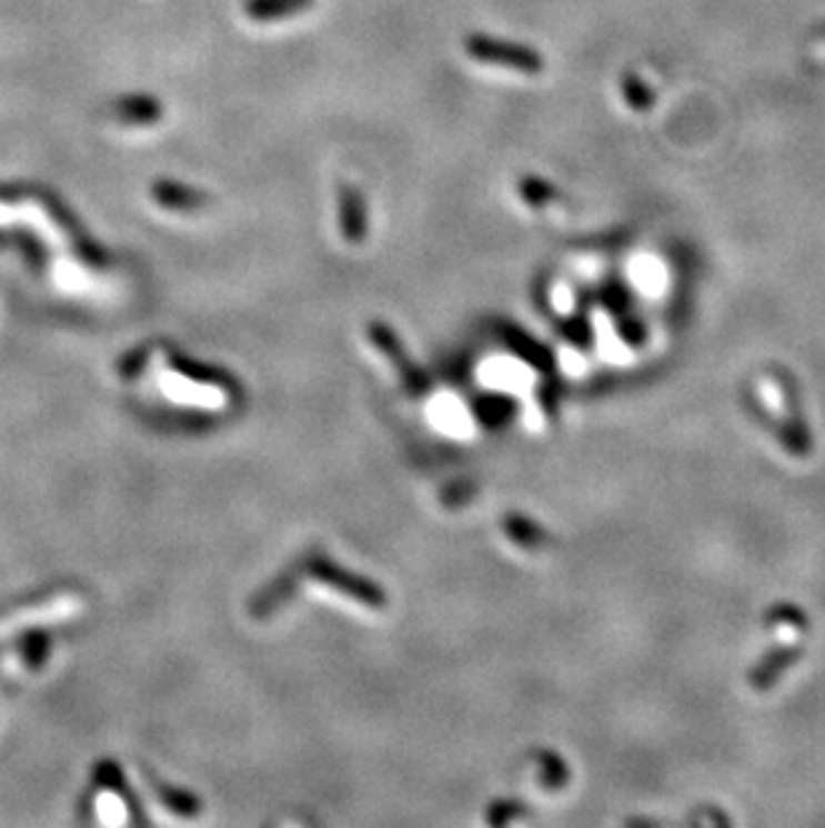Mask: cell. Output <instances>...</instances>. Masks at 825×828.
I'll list each match as a JSON object with an SVG mask.
<instances>
[{"label":"cell","instance_id":"7a4b0ae2","mask_svg":"<svg viewBox=\"0 0 825 828\" xmlns=\"http://www.w3.org/2000/svg\"><path fill=\"white\" fill-rule=\"evenodd\" d=\"M466 54L474 62L493 64V68H506L517 70V73L536 76L544 70V57L536 49L525 43L504 41V38L485 36V32H470L464 41Z\"/></svg>","mask_w":825,"mask_h":828},{"label":"cell","instance_id":"277c9868","mask_svg":"<svg viewBox=\"0 0 825 828\" xmlns=\"http://www.w3.org/2000/svg\"><path fill=\"white\" fill-rule=\"evenodd\" d=\"M314 6V0H244V14L252 22H279L301 14Z\"/></svg>","mask_w":825,"mask_h":828},{"label":"cell","instance_id":"9c48e42d","mask_svg":"<svg viewBox=\"0 0 825 828\" xmlns=\"http://www.w3.org/2000/svg\"><path fill=\"white\" fill-rule=\"evenodd\" d=\"M97 810H100V818L105 820V824H123L127 820V812H123L121 801L115 797H100L97 799Z\"/></svg>","mask_w":825,"mask_h":828},{"label":"cell","instance_id":"5b68a950","mask_svg":"<svg viewBox=\"0 0 825 828\" xmlns=\"http://www.w3.org/2000/svg\"><path fill=\"white\" fill-rule=\"evenodd\" d=\"M153 199H159L167 210H180V212L201 210V204H207V197L201 191H197V188L185 186V182H169V180L155 182Z\"/></svg>","mask_w":825,"mask_h":828},{"label":"cell","instance_id":"8992f818","mask_svg":"<svg viewBox=\"0 0 825 828\" xmlns=\"http://www.w3.org/2000/svg\"><path fill=\"white\" fill-rule=\"evenodd\" d=\"M119 110L123 119H127V123H153L161 119V102L145 94L123 97Z\"/></svg>","mask_w":825,"mask_h":828},{"label":"cell","instance_id":"3957f363","mask_svg":"<svg viewBox=\"0 0 825 828\" xmlns=\"http://www.w3.org/2000/svg\"><path fill=\"white\" fill-rule=\"evenodd\" d=\"M368 210L360 188L343 186L341 188V231L349 241H362L368 231Z\"/></svg>","mask_w":825,"mask_h":828},{"label":"cell","instance_id":"ba28073f","mask_svg":"<svg viewBox=\"0 0 825 828\" xmlns=\"http://www.w3.org/2000/svg\"><path fill=\"white\" fill-rule=\"evenodd\" d=\"M622 91H625L627 102L635 110H643L652 106V91H648L635 76H622Z\"/></svg>","mask_w":825,"mask_h":828},{"label":"cell","instance_id":"52a82bcc","mask_svg":"<svg viewBox=\"0 0 825 828\" xmlns=\"http://www.w3.org/2000/svg\"><path fill=\"white\" fill-rule=\"evenodd\" d=\"M520 193H523V199L529 201V204H534V207H544L547 201L561 197V193H557V188L552 186V182L542 180V178L520 180Z\"/></svg>","mask_w":825,"mask_h":828},{"label":"cell","instance_id":"6da1fadb","mask_svg":"<svg viewBox=\"0 0 825 828\" xmlns=\"http://www.w3.org/2000/svg\"><path fill=\"white\" fill-rule=\"evenodd\" d=\"M83 598L76 590H51L43 596L28 598V601L6 606L0 609V636L9 630L24 628V625H41V622H60V619L73 617L81 611Z\"/></svg>","mask_w":825,"mask_h":828}]
</instances>
